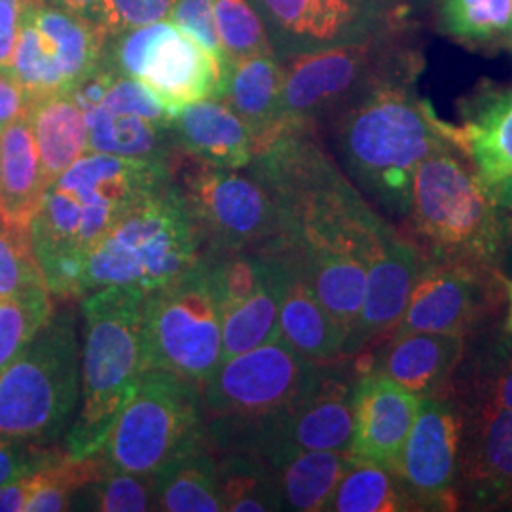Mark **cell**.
Returning a JSON list of instances; mask_svg holds the SVG:
<instances>
[{
    "mask_svg": "<svg viewBox=\"0 0 512 512\" xmlns=\"http://www.w3.org/2000/svg\"><path fill=\"white\" fill-rule=\"evenodd\" d=\"M291 266L270 256L264 262H238L217 279L222 319V361L264 346L279 336V311L291 281Z\"/></svg>",
    "mask_w": 512,
    "mask_h": 512,
    "instance_id": "18",
    "label": "cell"
},
{
    "mask_svg": "<svg viewBox=\"0 0 512 512\" xmlns=\"http://www.w3.org/2000/svg\"><path fill=\"white\" fill-rule=\"evenodd\" d=\"M173 145L207 164L245 169L255 156L251 129L222 99H203L177 112L171 120Z\"/></svg>",
    "mask_w": 512,
    "mask_h": 512,
    "instance_id": "24",
    "label": "cell"
},
{
    "mask_svg": "<svg viewBox=\"0 0 512 512\" xmlns=\"http://www.w3.org/2000/svg\"><path fill=\"white\" fill-rule=\"evenodd\" d=\"M169 169L198 228L203 253L283 255V211L249 169L207 164L177 148Z\"/></svg>",
    "mask_w": 512,
    "mask_h": 512,
    "instance_id": "7",
    "label": "cell"
},
{
    "mask_svg": "<svg viewBox=\"0 0 512 512\" xmlns=\"http://www.w3.org/2000/svg\"><path fill=\"white\" fill-rule=\"evenodd\" d=\"M78 376L73 311L61 310L0 372V435L37 444L59 439L78 404Z\"/></svg>",
    "mask_w": 512,
    "mask_h": 512,
    "instance_id": "8",
    "label": "cell"
},
{
    "mask_svg": "<svg viewBox=\"0 0 512 512\" xmlns=\"http://www.w3.org/2000/svg\"><path fill=\"white\" fill-rule=\"evenodd\" d=\"M325 511L410 512L418 507L395 471L351 456Z\"/></svg>",
    "mask_w": 512,
    "mask_h": 512,
    "instance_id": "34",
    "label": "cell"
},
{
    "mask_svg": "<svg viewBox=\"0 0 512 512\" xmlns=\"http://www.w3.org/2000/svg\"><path fill=\"white\" fill-rule=\"evenodd\" d=\"M319 365L283 338L224 359L202 385L207 442L213 450L283 414L310 387Z\"/></svg>",
    "mask_w": 512,
    "mask_h": 512,
    "instance_id": "11",
    "label": "cell"
},
{
    "mask_svg": "<svg viewBox=\"0 0 512 512\" xmlns=\"http://www.w3.org/2000/svg\"><path fill=\"white\" fill-rule=\"evenodd\" d=\"M349 461V452L313 450L274 465L272 471L283 511H325Z\"/></svg>",
    "mask_w": 512,
    "mask_h": 512,
    "instance_id": "32",
    "label": "cell"
},
{
    "mask_svg": "<svg viewBox=\"0 0 512 512\" xmlns=\"http://www.w3.org/2000/svg\"><path fill=\"white\" fill-rule=\"evenodd\" d=\"M71 511H154L152 476L135 475L110 465L105 475L74 495Z\"/></svg>",
    "mask_w": 512,
    "mask_h": 512,
    "instance_id": "37",
    "label": "cell"
},
{
    "mask_svg": "<svg viewBox=\"0 0 512 512\" xmlns=\"http://www.w3.org/2000/svg\"><path fill=\"white\" fill-rule=\"evenodd\" d=\"M109 37L90 19L27 0L12 71L31 95L71 92L101 65Z\"/></svg>",
    "mask_w": 512,
    "mask_h": 512,
    "instance_id": "15",
    "label": "cell"
},
{
    "mask_svg": "<svg viewBox=\"0 0 512 512\" xmlns=\"http://www.w3.org/2000/svg\"><path fill=\"white\" fill-rule=\"evenodd\" d=\"M499 509H501V511H512V495L507 499V501H505V503H503V505H501V507H499Z\"/></svg>",
    "mask_w": 512,
    "mask_h": 512,
    "instance_id": "50",
    "label": "cell"
},
{
    "mask_svg": "<svg viewBox=\"0 0 512 512\" xmlns=\"http://www.w3.org/2000/svg\"><path fill=\"white\" fill-rule=\"evenodd\" d=\"M404 219V236L423 260L503 272L494 203L461 150H439L418 165Z\"/></svg>",
    "mask_w": 512,
    "mask_h": 512,
    "instance_id": "5",
    "label": "cell"
},
{
    "mask_svg": "<svg viewBox=\"0 0 512 512\" xmlns=\"http://www.w3.org/2000/svg\"><path fill=\"white\" fill-rule=\"evenodd\" d=\"M31 475L21 476L10 484L0 486V512L25 511L27 501L33 492V476Z\"/></svg>",
    "mask_w": 512,
    "mask_h": 512,
    "instance_id": "46",
    "label": "cell"
},
{
    "mask_svg": "<svg viewBox=\"0 0 512 512\" xmlns=\"http://www.w3.org/2000/svg\"><path fill=\"white\" fill-rule=\"evenodd\" d=\"M461 414L450 395L421 399L404 444L397 475L418 511L459 509L458 480Z\"/></svg>",
    "mask_w": 512,
    "mask_h": 512,
    "instance_id": "17",
    "label": "cell"
},
{
    "mask_svg": "<svg viewBox=\"0 0 512 512\" xmlns=\"http://www.w3.org/2000/svg\"><path fill=\"white\" fill-rule=\"evenodd\" d=\"M48 289L31 239V228L0 219V298Z\"/></svg>",
    "mask_w": 512,
    "mask_h": 512,
    "instance_id": "39",
    "label": "cell"
},
{
    "mask_svg": "<svg viewBox=\"0 0 512 512\" xmlns=\"http://www.w3.org/2000/svg\"><path fill=\"white\" fill-rule=\"evenodd\" d=\"M54 313L48 289L0 298V372L10 365Z\"/></svg>",
    "mask_w": 512,
    "mask_h": 512,
    "instance_id": "38",
    "label": "cell"
},
{
    "mask_svg": "<svg viewBox=\"0 0 512 512\" xmlns=\"http://www.w3.org/2000/svg\"><path fill=\"white\" fill-rule=\"evenodd\" d=\"M408 33L410 25L404 23L357 42L281 57L279 124L317 126L332 120L370 84L420 50Z\"/></svg>",
    "mask_w": 512,
    "mask_h": 512,
    "instance_id": "10",
    "label": "cell"
},
{
    "mask_svg": "<svg viewBox=\"0 0 512 512\" xmlns=\"http://www.w3.org/2000/svg\"><path fill=\"white\" fill-rule=\"evenodd\" d=\"M448 395L512 412V334L486 327L469 336Z\"/></svg>",
    "mask_w": 512,
    "mask_h": 512,
    "instance_id": "30",
    "label": "cell"
},
{
    "mask_svg": "<svg viewBox=\"0 0 512 512\" xmlns=\"http://www.w3.org/2000/svg\"><path fill=\"white\" fill-rule=\"evenodd\" d=\"M207 442L202 384L148 368L110 429L103 454L110 465L154 476Z\"/></svg>",
    "mask_w": 512,
    "mask_h": 512,
    "instance_id": "9",
    "label": "cell"
},
{
    "mask_svg": "<svg viewBox=\"0 0 512 512\" xmlns=\"http://www.w3.org/2000/svg\"><path fill=\"white\" fill-rule=\"evenodd\" d=\"M222 511H283L272 467L253 452H215Z\"/></svg>",
    "mask_w": 512,
    "mask_h": 512,
    "instance_id": "35",
    "label": "cell"
},
{
    "mask_svg": "<svg viewBox=\"0 0 512 512\" xmlns=\"http://www.w3.org/2000/svg\"><path fill=\"white\" fill-rule=\"evenodd\" d=\"M86 118L90 152L167 162L175 150L171 128L139 114L112 112L103 105H95L86 110Z\"/></svg>",
    "mask_w": 512,
    "mask_h": 512,
    "instance_id": "33",
    "label": "cell"
},
{
    "mask_svg": "<svg viewBox=\"0 0 512 512\" xmlns=\"http://www.w3.org/2000/svg\"><path fill=\"white\" fill-rule=\"evenodd\" d=\"M423 63L421 50L414 52L332 116L334 143L349 179L403 219L423 160L446 148L467 156L461 126L444 122L418 93Z\"/></svg>",
    "mask_w": 512,
    "mask_h": 512,
    "instance_id": "2",
    "label": "cell"
},
{
    "mask_svg": "<svg viewBox=\"0 0 512 512\" xmlns=\"http://www.w3.org/2000/svg\"><path fill=\"white\" fill-rule=\"evenodd\" d=\"M50 2L57 8H63V10L71 12L74 16L90 19V21L99 25L103 0H50Z\"/></svg>",
    "mask_w": 512,
    "mask_h": 512,
    "instance_id": "47",
    "label": "cell"
},
{
    "mask_svg": "<svg viewBox=\"0 0 512 512\" xmlns=\"http://www.w3.org/2000/svg\"><path fill=\"white\" fill-rule=\"evenodd\" d=\"M408 4H416V6H420V8H427V6H431V4H435V2H439V0H406Z\"/></svg>",
    "mask_w": 512,
    "mask_h": 512,
    "instance_id": "49",
    "label": "cell"
},
{
    "mask_svg": "<svg viewBox=\"0 0 512 512\" xmlns=\"http://www.w3.org/2000/svg\"><path fill=\"white\" fill-rule=\"evenodd\" d=\"M503 287H505V298H507V317H505V323H503V330L512 334V281L511 279H503Z\"/></svg>",
    "mask_w": 512,
    "mask_h": 512,
    "instance_id": "48",
    "label": "cell"
},
{
    "mask_svg": "<svg viewBox=\"0 0 512 512\" xmlns=\"http://www.w3.org/2000/svg\"><path fill=\"white\" fill-rule=\"evenodd\" d=\"M154 511L219 512L217 456L209 442L186 452L152 476Z\"/></svg>",
    "mask_w": 512,
    "mask_h": 512,
    "instance_id": "31",
    "label": "cell"
},
{
    "mask_svg": "<svg viewBox=\"0 0 512 512\" xmlns=\"http://www.w3.org/2000/svg\"><path fill=\"white\" fill-rule=\"evenodd\" d=\"M143 334L148 368L205 384L222 363V319L209 260L145 296Z\"/></svg>",
    "mask_w": 512,
    "mask_h": 512,
    "instance_id": "12",
    "label": "cell"
},
{
    "mask_svg": "<svg viewBox=\"0 0 512 512\" xmlns=\"http://www.w3.org/2000/svg\"><path fill=\"white\" fill-rule=\"evenodd\" d=\"M249 169L285 217L283 258L349 334L363 306L366 270L395 228L351 183L315 135L281 124L258 141Z\"/></svg>",
    "mask_w": 512,
    "mask_h": 512,
    "instance_id": "1",
    "label": "cell"
},
{
    "mask_svg": "<svg viewBox=\"0 0 512 512\" xmlns=\"http://www.w3.org/2000/svg\"><path fill=\"white\" fill-rule=\"evenodd\" d=\"M283 65L275 54L239 57L228 63L220 99L251 129L255 147L279 124Z\"/></svg>",
    "mask_w": 512,
    "mask_h": 512,
    "instance_id": "29",
    "label": "cell"
},
{
    "mask_svg": "<svg viewBox=\"0 0 512 512\" xmlns=\"http://www.w3.org/2000/svg\"><path fill=\"white\" fill-rule=\"evenodd\" d=\"M349 357L319 365L310 387L274 420L260 423L228 440L213 452L247 450L270 467L302 452H349L353 437V391L357 368Z\"/></svg>",
    "mask_w": 512,
    "mask_h": 512,
    "instance_id": "14",
    "label": "cell"
},
{
    "mask_svg": "<svg viewBox=\"0 0 512 512\" xmlns=\"http://www.w3.org/2000/svg\"><path fill=\"white\" fill-rule=\"evenodd\" d=\"M147 293L103 287L82 296V406L67 433V454H99L110 429L147 372L143 311Z\"/></svg>",
    "mask_w": 512,
    "mask_h": 512,
    "instance_id": "4",
    "label": "cell"
},
{
    "mask_svg": "<svg viewBox=\"0 0 512 512\" xmlns=\"http://www.w3.org/2000/svg\"><path fill=\"white\" fill-rule=\"evenodd\" d=\"M275 55L313 52L357 42L391 27L368 18L351 0H249ZM404 25V23H403ZM399 27V25H395Z\"/></svg>",
    "mask_w": 512,
    "mask_h": 512,
    "instance_id": "20",
    "label": "cell"
},
{
    "mask_svg": "<svg viewBox=\"0 0 512 512\" xmlns=\"http://www.w3.org/2000/svg\"><path fill=\"white\" fill-rule=\"evenodd\" d=\"M465 348L463 336L427 332L389 336L368 370L382 372L420 399L448 395Z\"/></svg>",
    "mask_w": 512,
    "mask_h": 512,
    "instance_id": "23",
    "label": "cell"
},
{
    "mask_svg": "<svg viewBox=\"0 0 512 512\" xmlns=\"http://www.w3.org/2000/svg\"><path fill=\"white\" fill-rule=\"evenodd\" d=\"M103 59L116 73L143 82L171 116L203 99H220L230 63L164 19L109 37Z\"/></svg>",
    "mask_w": 512,
    "mask_h": 512,
    "instance_id": "13",
    "label": "cell"
},
{
    "mask_svg": "<svg viewBox=\"0 0 512 512\" xmlns=\"http://www.w3.org/2000/svg\"><path fill=\"white\" fill-rule=\"evenodd\" d=\"M421 256L412 241L397 230L385 239L366 270L363 306L346 338V357H355L378 338L389 336L403 319Z\"/></svg>",
    "mask_w": 512,
    "mask_h": 512,
    "instance_id": "22",
    "label": "cell"
},
{
    "mask_svg": "<svg viewBox=\"0 0 512 512\" xmlns=\"http://www.w3.org/2000/svg\"><path fill=\"white\" fill-rule=\"evenodd\" d=\"M346 336L310 285L293 272L279 311V338L311 363L329 365L346 357Z\"/></svg>",
    "mask_w": 512,
    "mask_h": 512,
    "instance_id": "28",
    "label": "cell"
},
{
    "mask_svg": "<svg viewBox=\"0 0 512 512\" xmlns=\"http://www.w3.org/2000/svg\"><path fill=\"white\" fill-rule=\"evenodd\" d=\"M509 44H511V48H512V33H511V38H509Z\"/></svg>",
    "mask_w": 512,
    "mask_h": 512,
    "instance_id": "51",
    "label": "cell"
},
{
    "mask_svg": "<svg viewBox=\"0 0 512 512\" xmlns=\"http://www.w3.org/2000/svg\"><path fill=\"white\" fill-rule=\"evenodd\" d=\"M499 220L501 238L505 247V266L512 260V173L492 186H486Z\"/></svg>",
    "mask_w": 512,
    "mask_h": 512,
    "instance_id": "45",
    "label": "cell"
},
{
    "mask_svg": "<svg viewBox=\"0 0 512 512\" xmlns=\"http://www.w3.org/2000/svg\"><path fill=\"white\" fill-rule=\"evenodd\" d=\"M31 103L33 97L21 86L12 69H0V133L25 116Z\"/></svg>",
    "mask_w": 512,
    "mask_h": 512,
    "instance_id": "44",
    "label": "cell"
},
{
    "mask_svg": "<svg viewBox=\"0 0 512 512\" xmlns=\"http://www.w3.org/2000/svg\"><path fill=\"white\" fill-rule=\"evenodd\" d=\"M503 272L421 258L403 319L389 336L410 332L469 338L490 327L505 300Z\"/></svg>",
    "mask_w": 512,
    "mask_h": 512,
    "instance_id": "16",
    "label": "cell"
},
{
    "mask_svg": "<svg viewBox=\"0 0 512 512\" xmlns=\"http://www.w3.org/2000/svg\"><path fill=\"white\" fill-rule=\"evenodd\" d=\"M467 160L484 186L512 173V88L476 93L463 109Z\"/></svg>",
    "mask_w": 512,
    "mask_h": 512,
    "instance_id": "25",
    "label": "cell"
},
{
    "mask_svg": "<svg viewBox=\"0 0 512 512\" xmlns=\"http://www.w3.org/2000/svg\"><path fill=\"white\" fill-rule=\"evenodd\" d=\"M48 184L29 116L0 133V219L31 228Z\"/></svg>",
    "mask_w": 512,
    "mask_h": 512,
    "instance_id": "26",
    "label": "cell"
},
{
    "mask_svg": "<svg viewBox=\"0 0 512 512\" xmlns=\"http://www.w3.org/2000/svg\"><path fill=\"white\" fill-rule=\"evenodd\" d=\"M171 181L169 160L88 152L48 186L31 239L48 291L78 298L86 258L129 207Z\"/></svg>",
    "mask_w": 512,
    "mask_h": 512,
    "instance_id": "3",
    "label": "cell"
},
{
    "mask_svg": "<svg viewBox=\"0 0 512 512\" xmlns=\"http://www.w3.org/2000/svg\"><path fill=\"white\" fill-rule=\"evenodd\" d=\"M175 0H103L99 25L107 37L128 29L162 21L169 16Z\"/></svg>",
    "mask_w": 512,
    "mask_h": 512,
    "instance_id": "42",
    "label": "cell"
},
{
    "mask_svg": "<svg viewBox=\"0 0 512 512\" xmlns=\"http://www.w3.org/2000/svg\"><path fill=\"white\" fill-rule=\"evenodd\" d=\"M27 116L37 141L42 173L50 186L90 152L86 110L73 93L59 92L33 99Z\"/></svg>",
    "mask_w": 512,
    "mask_h": 512,
    "instance_id": "27",
    "label": "cell"
},
{
    "mask_svg": "<svg viewBox=\"0 0 512 512\" xmlns=\"http://www.w3.org/2000/svg\"><path fill=\"white\" fill-rule=\"evenodd\" d=\"M203 255L202 239L179 188L165 183L114 222L86 258L78 298L103 287L160 289Z\"/></svg>",
    "mask_w": 512,
    "mask_h": 512,
    "instance_id": "6",
    "label": "cell"
},
{
    "mask_svg": "<svg viewBox=\"0 0 512 512\" xmlns=\"http://www.w3.org/2000/svg\"><path fill=\"white\" fill-rule=\"evenodd\" d=\"M169 21L186 37L196 40L203 50L220 61H228L215 25L213 0H175L169 10Z\"/></svg>",
    "mask_w": 512,
    "mask_h": 512,
    "instance_id": "41",
    "label": "cell"
},
{
    "mask_svg": "<svg viewBox=\"0 0 512 512\" xmlns=\"http://www.w3.org/2000/svg\"><path fill=\"white\" fill-rule=\"evenodd\" d=\"M439 31L463 46H499L512 33V0H439Z\"/></svg>",
    "mask_w": 512,
    "mask_h": 512,
    "instance_id": "36",
    "label": "cell"
},
{
    "mask_svg": "<svg viewBox=\"0 0 512 512\" xmlns=\"http://www.w3.org/2000/svg\"><path fill=\"white\" fill-rule=\"evenodd\" d=\"M452 399L461 414L459 507L499 509L512 495V412L486 401Z\"/></svg>",
    "mask_w": 512,
    "mask_h": 512,
    "instance_id": "19",
    "label": "cell"
},
{
    "mask_svg": "<svg viewBox=\"0 0 512 512\" xmlns=\"http://www.w3.org/2000/svg\"><path fill=\"white\" fill-rule=\"evenodd\" d=\"M420 403V397L382 372L368 370L359 374L353 391L349 454L397 473Z\"/></svg>",
    "mask_w": 512,
    "mask_h": 512,
    "instance_id": "21",
    "label": "cell"
},
{
    "mask_svg": "<svg viewBox=\"0 0 512 512\" xmlns=\"http://www.w3.org/2000/svg\"><path fill=\"white\" fill-rule=\"evenodd\" d=\"M61 454V450L50 444H37L0 435V486L10 484L21 476L37 473Z\"/></svg>",
    "mask_w": 512,
    "mask_h": 512,
    "instance_id": "43",
    "label": "cell"
},
{
    "mask_svg": "<svg viewBox=\"0 0 512 512\" xmlns=\"http://www.w3.org/2000/svg\"><path fill=\"white\" fill-rule=\"evenodd\" d=\"M215 25L228 61L256 54H275L262 19L249 0H213Z\"/></svg>",
    "mask_w": 512,
    "mask_h": 512,
    "instance_id": "40",
    "label": "cell"
}]
</instances>
